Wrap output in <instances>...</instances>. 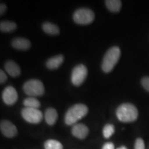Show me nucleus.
Returning <instances> with one entry per match:
<instances>
[{
	"mask_svg": "<svg viewBox=\"0 0 149 149\" xmlns=\"http://www.w3.org/2000/svg\"><path fill=\"white\" fill-rule=\"evenodd\" d=\"M88 111V107L85 104H76L66 113L65 122L68 125H74L87 115Z\"/></svg>",
	"mask_w": 149,
	"mask_h": 149,
	"instance_id": "nucleus-1",
	"label": "nucleus"
},
{
	"mask_svg": "<svg viewBox=\"0 0 149 149\" xmlns=\"http://www.w3.org/2000/svg\"><path fill=\"white\" fill-rule=\"evenodd\" d=\"M116 115L118 119L122 122H132L138 117V111L133 104L124 103L118 107Z\"/></svg>",
	"mask_w": 149,
	"mask_h": 149,
	"instance_id": "nucleus-2",
	"label": "nucleus"
},
{
	"mask_svg": "<svg viewBox=\"0 0 149 149\" xmlns=\"http://www.w3.org/2000/svg\"><path fill=\"white\" fill-rule=\"evenodd\" d=\"M120 53V50L118 47H112L107 52L102 64V69L104 72H110L113 69L119 61Z\"/></svg>",
	"mask_w": 149,
	"mask_h": 149,
	"instance_id": "nucleus-3",
	"label": "nucleus"
},
{
	"mask_svg": "<svg viewBox=\"0 0 149 149\" xmlns=\"http://www.w3.org/2000/svg\"><path fill=\"white\" fill-rule=\"evenodd\" d=\"M23 88L27 95L33 97L43 96L45 92L42 82L37 79L27 81L23 85Z\"/></svg>",
	"mask_w": 149,
	"mask_h": 149,
	"instance_id": "nucleus-4",
	"label": "nucleus"
},
{
	"mask_svg": "<svg viewBox=\"0 0 149 149\" xmlns=\"http://www.w3.org/2000/svg\"><path fill=\"white\" fill-rule=\"evenodd\" d=\"M73 19L74 22L79 24L87 25L93 21L95 14L89 8H81L74 12Z\"/></svg>",
	"mask_w": 149,
	"mask_h": 149,
	"instance_id": "nucleus-5",
	"label": "nucleus"
},
{
	"mask_svg": "<svg viewBox=\"0 0 149 149\" xmlns=\"http://www.w3.org/2000/svg\"><path fill=\"white\" fill-rule=\"evenodd\" d=\"M87 69L84 65L80 64L75 66L71 74V80L72 84L76 86L82 85L87 77Z\"/></svg>",
	"mask_w": 149,
	"mask_h": 149,
	"instance_id": "nucleus-6",
	"label": "nucleus"
},
{
	"mask_svg": "<svg viewBox=\"0 0 149 149\" xmlns=\"http://www.w3.org/2000/svg\"><path fill=\"white\" fill-rule=\"evenodd\" d=\"M22 116L27 122L32 124H38L42 121L43 114L37 108L25 107L22 110Z\"/></svg>",
	"mask_w": 149,
	"mask_h": 149,
	"instance_id": "nucleus-7",
	"label": "nucleus"
},
{
	"mask_svg": "<svg viewBox=\"0 0 149 149\" xmlns=\"http://www.w3.org/2000/svg\"><path fill=\"white\" fill-rule=\"evenodd\" d=\"M18 93L16 89L11 86L6 87L2 92V99L6 104L13 105L18 100Z\"/></svg>",
	"mask_w": 149,
	"mask_h": 149,
	"instance_id": "nucleus-8",
	"label": "nucleus"
},
{
	"mask_svg": "<svg viewBox=\"0 0 149 149\" xmlns=\"http://www.w3.org/2000/svg\"><path fill=\"white\" fill-rule=\"evenodd\" d=\"M0 128L2 133L7 138H13L17 134L16 126L9 120H3L1 121Z\"/></svg>",
	"mask_w": 149,
	"mask_h": 149,
	"instance_id": "nucleus-9",
	"label": "nucleus"
},
{
	"mask_svg": "<svg viewBox=\"0 0 149 149\" xmlns=\"http://www.w3.org/2000/svg\"><path fill=\"white\" fill-rule=\"evenodd\" d=\"M71 132L72 135L77 138L84 139L89 133L88 127L84 124L76 123L73 125Z\"/></svg>",
	"mask_w": 149,
	"mask_h": 149,
	"instance_id": "nucleus-10",
	"label": "nucleus"
},
{
	"mask_svg": "<svg viewBox=\"0 0 149 149\" xmlns=\"http://www.w3.org/2000/svg\"><path fill=\"white\" fill-rule=\"evenodd\" d=\"M6 71L12 77H16L21 74L19 66L13 61H8L5 65Z\"/></svg>",
	"mask_w": 149,
	"mask_h": 149,
	"instance_id": "nucleus-11",
	"label": "nucleus"
},
{
	"mask_svg": "<svg viewBox=\"0 0 149 149\" xmlns=\"http://www.w3.org/2000/svg\"><path fill=\"white\" fill-rule=\"evenodd\" d=\"M11 44L13 48L21 50H27L31 46L30 41L23 38H16L12 41Z\"/></svg>",
	"mask_w": 149,
	"mask_h": 149,
	"instance_id": "nucleus-12",
	"label": "nucleus"
},
{
	"mask_svg": "<svg viewBox=\"0 0 149 149\" xmlns=\"http://www.w3.org/2000/svg\"><path fill=\"white\" fill-rule=\"evenodd\" d=\"M64 60L63 55H58L49 59L46 63V66L49 69H57L63 64Z\"/></svg>",
	"mask_w": 149,
	"mask_h": 149,
	"instance_id": "nucleus-13",
	"label": "nucleus"
},
{
	"mask_svg": "<svg viewBox=\"0 0 149 149\" xmlns=\"http://www.w3.org/2000/svg\"><path fill=\"white\" fill-rule=\"evenodd\" d=\"M58 114L55 109L48 108L45 112V120L49 125H53L56 122Z\"/></svg>",
	"mask_w": 149,
	"mask_h": 149,
	"instance_id": "nucleus-14",
	"label": "nucleus"
},
{
	"mask_svg": "<svg viewBox=\"0 0 149 149\" xmlns=\"http://www.w3.org/2000/svg\"><path fill=\"white\" fill-rule=\"evenodd\" d=\"M42 28L43 31L49 35L55 36L58 34L60 32L59 27L50 22H45L43 23Z\"/></svg>",
	"mask_w": 149,
	"mask_h": 149,
	"instance_id": "nucleus-15",
	"label": "nucleus"
},
{
	"mask_svg": "<svg viewBox=\"0 0 149 149\" xmlns=\"http://www.w3.org/2000/svg\"><path fill=\"white\" fill-rule=\"evenodd\" d=\"M107 8L112 12H119L122 7V2L119 0H107L105 1Z\"/></svg>",
	"mask_w": 149,
	"mask_h": 149,
	"instance_id": "nucleus-16",
	"label": "nucleus"
},
{
	"mask_svg": "<svg viewBox=\"0 0 149 149\" xmlns=\"http://www.w3.org/2000/svg\"><path fill=\"white\" fill-rule=\"evenodd\" d=\"M17 24L13 22L2 21L0 23V30L2 32H13L17 29Z\"/></svg>",
	"mask_w": 149,
	"mask_h": 149,
	"instance_id": "nucleus-17",
	"label": "nucleus"
},
{
	"mask_svg": "<svg viewBox=\"0 0 149 149\" xmlns=\"http://www.w3.org/2000/svg\"><path fill=\"white\" fill-rule=\"evenodd\" d=\"M23 104L27 108L37 109L39 108L41 106L40 102L33 97H30L26 98L23 101Z\"/></svg>",
	"mask_w": 149,
	"mask_h": 149,
	"instance_id": "nucleus-18",
	"label": "nucleus"
},
{
	"mask_svg": "<svg viewBox=\"0 0 149 149\" xmlns=\"http://www.w3.org/2000/svg\"><path fill=\"white\" fill-rule=\"evenodd\" d=\"M45 149H63V146L61 143L54 139H49L44 143Z\"/></svg>",
	"mask_w": 149,
	"mask_h": 149,
	"instance_id": "nucleus-19",
	"label": "nucleus"
},
{
	"mask_svg": "<svg viewBox=\"0 0 149 149\" xmlns=\"http://www.w3.org/2000/svg\"><path fill=\"white\" fill-rule=\"evenodd\" d=\"M115 132V128L113 125L108 124L106 125L103 129V134L105 138H109Z\"/></svg>",
	"mask_w": 149,
	"mask_h": 149,
	"instance_id": "nucleus-20",
	"label": "nucleus"
},
{
	"mask_svg": "<svg viewBox=\"0 0 149 149\" xmlns=\"http://www.w3.org/2000/svg\"><path fill=\"white\" fill-rule=\"evenodd\" d=\"M135 149H145V144L142 139H136L135 144Z\"/></svg>",
	"mask_w": 149,
	"mask_h": 149,
	"instance_id": "nucleus-21",
	"label": "nucleus"
},
{
	"mask_svg": "<svg viewBox=\"0 0 149 149\" xmlns=\"http://www.w3.org/2000/svg\"><path fill=\"white\" fill-rule=\"evenodd\" d=\"M141 84L145 89L149 92V77H144L141 80Z\"/></svg>",
	"mask_w": 149,
	"mask_h": 149,
	"instance_id": "nucleus-22",
	"label": "nucleus"
},
{
	"mask_svg": "<svg viewBox=\"0 0 149 149\" xmlns=\"http://www.w3.org/2000/svg\"><path fill=\"white\" fill-rule=\"evenodd\" d=\"M7 80V76L5 74V72L2 70H0V83L3 84L5 83L6 80Z\"/></svg>",
	"mask_w": 149,
	"mask_h": 149,
	"instance_id": "nucleus-23",
	"label": "nucleus"
},
{
	"mask_svg": "<svg viewBox=\"0 0 149 149\" xmlns=\"http://www.w3.org/2000/svg\"><path fill=\"white\" fill-rule=\"evenodd\" d=\"M102 149H114V145L111 142H108L104 144Z\"/></svg>",
	"mask_w": 149,
	"mask_h": 149,
	"instance_id": "nucleus-24",
	"label": "nucleus"
},
{
	"mask_svg": "<svg viewBox=\"0 0 149 149\" xmlns=\"http://www.w3.org/2000/svg\"><path fill=\"white\" fill-rule=\"evenodd\" d=\"M7 10V6L4 3H1L0 5V15H2L5 13Z\"/></svg>",
	"mask_w": 149,
	"mask_h": 149,
	"instance_id": "nucleus-25",
	"label": "nucleus"
},
{
	"mask_svg": "<svg viewBox=\"0 0 149 149\" xmlns=\"http://www.w3.org/2000/svg\"><path fill=\"white\" fill-rule=\"evenodd\" d=\"M117 149H128L127 148V147H125V146H120V147H119V148H118Z\"/></svg>",
	"mask_w": 149,
	"mask_h": 149,
	"instance_id": "nucleus-26",
	"label": "nucleus"
}]
</instances>
